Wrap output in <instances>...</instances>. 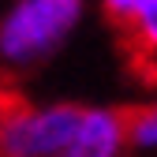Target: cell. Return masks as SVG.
Returning a JSON list of instances; mask_svg holds the SVG:
<instances>
[{
  "mask_svg": "<svg viewBox=\"0 0 157 157\" xmlns=\"http://www.w3.org/2000/svg\"><path fill=\"white\" fill-rule=\"evenodd\" d=\"M82 19V0H15L0 19V60L34 67L60 49Z\"/></svg>",
  "mask_w": 157,
  "mask_h": 157,
  "instance_id": "cell-1",
  "label": "cell"
},
{
  "mask_svg": "<svg viewBox=\"0 0 157 157\" xmlns=\"http://www.w3.org/2000/svg\"><path fill=\"white\" fill-rule=\"evenodd\" d=\"M120 30L131 67L142 75V82H157V0H146Z\"/></svg>",
  "mask_w": 157,
  "mask_h": 157,
  "instance_id": "cell-2",
  "label": "cell"
},
{
  "mask_svg": "<svg viewBox=\"0 0 157 157\" xmlns=\"http://www.w3.org/2000/svg\"><path fill=\"white\" fill-rule=\"evenodd\" d=\"M124 142L131 146H157V105H131L120 109Z\"/></svg>",
  "mask_w": 157,
  "mask_h": 157,
  "instance_id": "cell-3",
  "label": "cell"
},
{
  "mask_svg": "<svg viewBox=\"0 0 157 157\" xmlns=\"http://www.w3.org/2000/svg\"><path fill=\"white\" fill-rule=\"evenodd\" d=\"M142 4H146V0H101V11H105V15L112 19L116 26H124L127 19H131L135 11L142 8Z\"/></svg>",
  "mask_w": 157,
  "mask_h": 157,
  "instance_id": "cell-4",
  "label": "cell"
},
{
  "mask_svg": "<svg viewBox=\"0 0 157 157\" xmlns=\"http://www.w3.org/2000/svg\"><path fill=\"white\" fill-rule=\"evenodd\" d=\"M8 101H11V97H8V94H4V90H0V109H4V105H8Z\"/></svg>",
  "mask_w": 157,
  "mask_h": 157,
  "instance_id": "cell-5",
  "label": "cell"
}]
</instances>
